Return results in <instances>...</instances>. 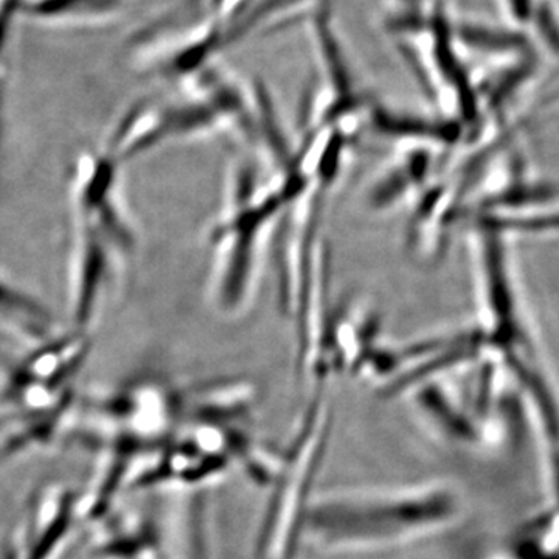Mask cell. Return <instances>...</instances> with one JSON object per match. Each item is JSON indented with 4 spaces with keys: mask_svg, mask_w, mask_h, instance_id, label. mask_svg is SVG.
<instances>
[{
    "mask_svg": "<svg viewBox=\"0 0 559 559\" xmlns=\"http://www.w3.org/2000/svg\"><path fill=\"white\" fill-rule=\"evenodd\" d=\"M289 204L282 180L248 159L231 162L223 201L207 231V297L224 318L245 316L255 301L274 248L280 218Z\"/></svg>",
    "mask_w": 559,
    "mask_h": 559,
    "instance_id": "cell-1",
    "label": "cell"
},
{
    "mask_svg": "<svg viewBox=\"0 0 559 559\" xmlns=\"http://www.w3.org/2000/svg\"><path fill=\"white\" fill-rule=\"evenodd\" d=\"M439 488L319 489L305 522L304 546L333 557L378 554L439 527L454 513Z\"/></svg>",
    "mask_w": 559,
    "mask_h": 559,
    "instance_id": "cell-2",
    "label": "cell"
},
{
    "mask_svg": "<svg viewBox=\"0 0 559 559\" xmlns=\"http://www.w3.org/2000/svg\"><path fill=\"white\" fill-rule=\"evenodd\" d=\"M333 411L325 390L310 393L307 411L285 451L278 452L271 496L257 535V559H296L305 522L329 448Z\"/></svg>",
    "mask_w": 559,
    "mask_h": 559,
    "instance_id": "cell-3",
    "label": "cell"
},
{
    "mask_svg": "<svg viewBox=\"0 0 559 559\" xmlns=\"http://www.w3.org/2000/svg\"><path fill=\"white\" fill-rule=\"evenodd\" d=\"M326 191L310 186L286 205L274 240L278 308L285 318L296 320L310 280L312 260L320 235V219Z\"/></svg>",
    "mask_w": 559,
    "mask_h": 559,
    "instance_id": "cell-4",
    "label": "cell"
},
{
    "mask_svg": "<svg viewBox=\"0 0 559 559\" xmlns=\"http://www.w3.org/2000/svg\"><path fill=\"white\" fill-rule=\"evenodd\" d=\"M423 171H425V160L421 162V157L415 156V154L395 160V164L385 168L380 178L371 183L369 193H367V202L370 207L377 212L393 207L417 182V175H421Z\"/></svg>",
    "mask_w": 559,
    "mask_h": 559,
    "instance_id": "cell-5",
    "label": "cell"
},
{
    "mask_svg": "<svg viewBox=\"0 0 559 559\" xmlns=\"http://www.w3.org/2000/svg\"><path fill=\"white\" fill-rule=\"evenodd\" d=\"M117 9L119 0H28L27 3L32 16L64 24L103 20Z\"/></svg>",
    "mask_w": 559,
    "mask_h": 559,
    "instance_id": "cell-6",
    "label": "cell"
}]
</instances>
